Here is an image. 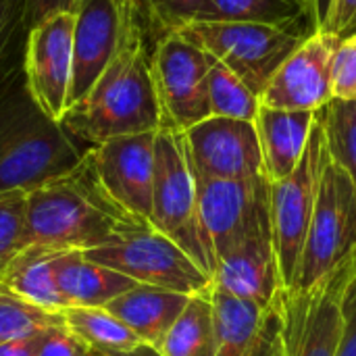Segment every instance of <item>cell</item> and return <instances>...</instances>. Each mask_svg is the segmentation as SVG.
Segmentation results:
<instances>
[{
	"label": "cell",
	"mask_w": 356,
	"mask_h": 356,
	"mask_svg": "<svg viewBox=\"0 0 356 356\" xmlns=\"http://www.w3.org/2000/svg\"><path fill=\"white\" fill-rule=\"evenodd\" d=\"M344 263L305 292L282 290L269 317V356H336Z\"/></svg>",
	"instance_id": "52a82bcc"
},
{
	"label": "cell",
	"mask_w": 356,
	"mask_h": 356,
	"mask_svg": "<svg viewBox=\"0 0 356 356\" xmlns=\"http://www.w3.org/2000/svg\"><path fill=\"white\" fill-rule=\"evenodd\" d=\"M198 209L215 259L248 234L269 225V179H211L196 175Z\"/></svg>",
	"instance_id": "7c38bea8"
},
{
	"label": "cell",
	"mask_w": 356,
	"mask_h": 356,
	"mask_svg": "<svg viewBox=\"0 0 356 356\" xmlns=\"http://www.w3.org/2000/svg\"><path fill=\"white\" fill-rule=\"evenodd\" d=\"M300 2H307V4L313 8V13H315V0H300Z\"/></svg>",
	"instance_id": "ab89813d"
},
{
	"label": "cell",
	"mask_w": 356,
	"mask_h": 356,
	"mask_svg": "<svg viewBox=\"0 0 356 356\" xmlns=\"http://www.w3.org/2000/svg\"><path fill=\"white\" fill-rule=\"evenodd\" d=\"M73 10H56L27 29L23 73L40 108L60 121L69 106L73 75Z\"/></svg>",
	"instance_id": "8fae6325"
},
{
	"label": "cell",
	"mask_w": 356,
	"mask_h": 356,
	"mask_svg": "<svg viewBox=\"0 0 356 356\" xmlns=\"http://www.w3.org/2000/svg\"><path fill=\"white\" fill-rule=\"evenodd\" d=\"M332 100H356V31L342 35L334 50Z\"/></svg>",
	"instance_id": "4dcf8cb0"
},
{
	"label": "cell",
	"mask_w": 356,
	"mask_h": 356,
	"mask_svg": "<svg viewBox=\"0 0 356 356\" xmlns=\"http://www.w3.org/2000/svg\"><path fill=\"white\" fill-rule=\"evenodd\" d=\"M317 113L286 111L259 104L254 129L263 154V171L269 184L288 177L300 163Z\"/></svg>",
	"instance_id": "ac0fdd59"
},
{
	"label": "cell",
	"mask_w": 356,
	"mask_h": 356,
	"mask_svg": "<svg viewBox=\"0 0 356 356\" xmlns=\"http://www.w3.org/2000/svg\"><path fill=\"white\" fill-rule=\"evenodd\" d=\"M88 346L79 342L65 325L50 327L42 334L35 356H86Z\"/></svg>",
	"instance_id": "d6a6232c"
},
{
	"label": "cell",
	"mask_w": 356,
	"mask_h": 356,
	"mask_svg": "<svg viewBox=\"0 0 356 356\" xmlns=\"http://www.w3.org/2000/svg\"><path fill=\"white\" fill-rule=\"evenodd\" d=\"M340 35L313 29L275 69L259 100L271 108L321 111L332 100V56Z\"/></svg>",
	"instance_id": "5bb4252c"
},
{
	"label": "cell",
	"mask_w": 356,
	"mask_h": 356,
	"mask_svg": "<svg viewBox=\"0 0 356 356\" xmlns=\"http://www.w3.org/2000/svg\"><path fill=\"white\" fill-rule=\"evenodd\" d=\"M44 332H38V334L17 338V340H8V342L0 344V356H35Z\"/></svg>",
	"instance_id": "8d00e7d4"
},
{
	"label": "cell",
	"mask_w": 356,
	"mask_h": 356,
	"mask_svg": "<svg viewBox=\"0 0 356 356\" xmlns=\"http://www.w3.org/2000/svg\"><path fill=\"white\" fill-rule=\"evenodd\" d=\"M63 129L90 148L113 138L159 131L163 108L152 79V54L146 48L140 10L129 19L121 46L90 88L58 121Z\"/></svg>",
	"instance_id": "6da1fadb"
},
{
	"label": "cell",
	"mask_w": 356,
	"mask_h": 356,
	"mask_svg": "<svg viewBox=\"0 0 356 356\" xmlns=\"http://www.w3.org/2000/svg\"><path fill=\"white\" fill-rule=\"evenodd\" d=\"M213 286L265 307L275 302L284 286L271 242V225L254 229L238 246L217 259Z\"/></svg>",
	"instance_id": "e0dca14e"
},
{
	"label": "cell",
	"mask_w": 356,
	"mask_h": 356,
	"mask_svg": "<svg viewBox=\"0 0 356 356\" xmlns=\"http://www.w3.org/2000/svg\"><path fill=\"white\" fill-rule=\"evenodd\" d=\"M86 356H163L156 348L148 346V344H140L136 348H129V350H94V348H88Z\"/></svg>",
	"instance_id": "74e56055"
},
{
	"label": "cell",
	"mask_w": 356,
	"mask_h": 356,
	"mask_svg": "<svg viewBox=\"0 0 356 356\" xmlns=\"http://www.w3.org/2000/svg\"><path fill=\"white\" fill-rule=\"evenodd\" d=\"M54 277L69 307H106L138 282L86 259L79 250H65L54 257Z\"/></svg>",
	"instance_id": "ffe728a7"
},
{
	"label": "cell",
	"mask_w": 356,
	"mask_h": 356,
	"mask_svg": "<svg viewBox=\"0 0 356 356\" xmlns=\"http://www.w3.org/2000/svg\"><path fill=\"white\" fill-rule=\"evenodd\" d=\"M144 6L148 19L163 31L171 33L192 23L204 0H136Z\"/></svg>",
	"instance_id": "1f68e13d"
},
{
	"label": "cell",
	"mask_w": 356,
	"mask_h": 356,
	"mask_svg": "<svg viewBox=\"0 0 356 356\" xmlns=\"http://www.w3.org/2000/svg\"><path fill=\"white\" fill-rule=\"evenodd\" d=\"M60 325L63 313L42 309L0 286V344Z\"/></svg>",
	"instance_id": "83f0119b"
},
{
	"label": "cell",
	"mask_w": 356,
	"mask_h": 356,
	"mask_svg": "<svg viewBox=\"0 0 356 356\" xmlns=\"http://www.w3.org/2000/svg\"><path fill=\"white\" fill-rule=\"evenodd\" d=\"M188 300V294L138 284L111 300L104 309L115 315L142 344H148L161 353L171 325L177 321Z\"/></svg>",
	"instance_id": "d6986e66"
},
{
	"label": "cell",
	"mask_w": 356,
	"mask_h": 356,
	"mask_svg": "<svg viewBox=\"0 0 356 356\" xmlns=\"http://www.w3.org/2000/svg\"><path fill=\"white\" fill-rule=\"evenodd\" d=\"M207 90H209L211 117H227V119L254 123L261 104L259 96L236 73H232L225 65H221L215 58L209 69Z\"/></svg>",
	"instance_id": "484cf974"
},
{
	"label": "cell",
	"mask_w": 356,
	"mask_h": 356,
	"mask_svg": "<svg viewBox=\"0 0 356 356\" xmlns=\"http://www.w3.org/2000/svg\"><path fill=\"white\" fill-rule=\"evenodd\" d=\"M17 27H23V0H0V60L8 54Z\"/></svg>",
	"instance_id": "836d02e7"
},
{
	"label": "cell",
	"mask_w": 356,
	"mask_h": 356,
	"mask_svg": "<svg viewBox=\"0 0 356 356\" xmlns=\"http://www.w3.org/2000/svg\"><path fill=\"white\" fill-rule=\"evenodd\" d=\"M325 31L336 35H348L356 31V0H332L330 15L323 23Z\"/></svg>",
	"instance_id": "e575fe53"
},
{
	"label": "cell",
	"mask_w": 356,
	"mask_h": 356,
	"mask_svg": "<svg viewBox=\"0 0 356 356\" xmlns=\"http://www.w3.org/2000/svg\"><path fill=\"white\" fill-rule=\"evenodd\" d=\"M330 6H332V0H315V23H317V29L323 27L327 15H330Z\"/></svg>",
	"instance_id": "f35d334b"
},
{
	"label": "cell",
	"mask_w": 356,
	"mask_h": 356,
	"mask_svg": "<svg viewBox=\"0 0 356 356\" xmlns=\"http://www.w3.org/2000/svg\"><path fill=\"white\" fill-rule=\"evenodd\" d=\"M29 244L88 252L140 219L121 209L100 186L90 150L67 175L25 194Z\"/></svg>",
	"instance_id": "3957f363"
},
{
	"label": "cell",
	"mask_w": 356,
	"mask_h": 356,
	"mask_svg": "<svg viewBox=\"0 0 356 356\" xmlns=\"http://www.w3.org/2000/svg\"><path fill=\"white\" fill-rule=\"evenodd\" d=\"M194 21L261 23L305 35L317 29L313 8L300 0H204Z\"/></svg>",
	"instance_id": "44dd1931"
},
{
	"label": "cell",
	"mask_w": 356,
	"mask_h": 356,
	"mask_svg": "<svg viewBox=\"0 0 356 356\" xmlns=\"http://www.w3.org/2000/svg\"><path fill=\"white\" fill-rule=\"evenodd\" d=\"M88 150H81L77 140L33 100L23 63L4 56L0 60V192H29L63 177Z\"/></svg>",
	"instance_id": "7a4b0ae2"
},
{
	"label": "cell",
	"mask_w": 356,
	"mask_h": 356,
	"mask_svg": "<svg viewBox=\"0 0 356 356\" xmlns=\"http://www.w3.org/2000/svg\"><path fill=\"white\" fill-rule=\"evenodd\" d=\"M213 56L179 31L163 33L152 52V79L163 108V125L179 131L211 117L207 77Z\"/></svg>",
	"instance_id": "30bf717a"
},
{
	"label": "cell",
	"mask_w": 356,
	"mask_h": 356,
	"mask_svg": "<svg viewBox=\"0 0 356 356\" xmlns=\"http://www.w3.org/2000/svg\"><path fill=\"white\" fill-rule=\"evenodd\" d=\"M73 0H23V29L27 31L31 25L42 21L44 17L69 8Z\"/></svg>",
	"instance_id": "d590c367"
},
{
	"label": "cell",
	"mask_w": 356,
	"mask_h": 356,
	"mask_svg": "<svg viewBox=\"0 0 356 356\" xmlns=\"http://www.w3.org/2000/svg\"><path fill=\"white\" fill-rule=\"evenodd\" d=\"M356 246V188L336 163H327L292 290L305 292L336 271Z\"/></svg>",
	"instance_id": "9c48e42d"
},
{
	"label": "cell",
	"mask_w": 356,
	"mask_h": 356,
	"mask_svg": "<svg viewBox=\"0 0 356 356\" xmlns=\"http://www.w3.org/2000/svg\"><path fill=\"white\" fill-rule=\"evenodd\" d=\"M321 117L330 161L346 171L356 188V100H330Z\"/></svg>",
	"instance_id": "4316f807"
},
{
	"label": "cell",
	"mask_w": 356,
	"mask_h": 356,
	"mask_svg": "<svg viewBox=\"0 0 356 356\" xmlns=\"http://www.w3.org/2000/svg\"><path fill=\"white\" fill-rule=\"evenodd\" d=\"M25 194L23 190L0 192V273L13 257L29 246Z\"/></svg>",
	"instance_id": "f1b7e54d"
},
{
	"label": "cell",
	"mask_w": 356,
	"mask_h": 356,
	"mask_svg": "<svg viewBox=\"0 0 356 356\" xmlns=\"http://www.w3.org/2000/svg\"><path fill=\"white\" fill-rule=\"evenodd\" d=\"M156 131L113 138L90 148L100 186L127 213L150 221Z\"/></svg>",
	"instance_id": "2e32d148"
},
{
	"label": "cell",
	"mask_w": 356,
	"mask_h": 356,
	"mask_svg": "<svg viewBox=\"0 0 356 356\" xmlns=\"http://www.w3.org/2000/svg\"><path fill=\"white\" fill-rule=\"evenodd\" d=\"M83 254L138 284L161 290L194 296L213 286V277L146 219L131 221Z\"/></svg>",
	"instance_id": "5b68a950"
},
{
	"label": "cell",
	"mask_w": 356,
	"mask_h": 356,
	"mask_svg": "<svg viewBox=\"0 0 356 356\" xmlns=\"http://www.w3.org/2000/svg\"><path fill=\"white\" fill-rule=\"evenodd\" d=\"M330 163L321 111H317L305 154L298 167L284 179L269 184L271 242L284 290H292L305 238L315 211L323 171Z\"/></svg>",
	"instance_id": "8992f818"
},
{
	"label": "cell",
	"mask_w": 356,
	"mask_h": 356,
	"mask_svg": "<svg viewBox=\"0 0 356 356\" xmlns=\"http://www.w3.org/2000/svg\"><path fill=\"white\" fill-rule=\"evenodd\" d=\"M150 223L184 248L213 277L217 259L202 225L196 175L190 165L184 131L167 125H163L154 138Z\"/></svg>",
	"instance_id": "277c9868"
},
{
	"label": "cell",
	"mask_w": 356,
	"mask_h": 356,
	"mask_svg": "<svg viewBox=\"0 0 356 356\" xmlns=\"http://www.w3.org/2000/svg\"><path fill=\"white\" fill-rule=\"evenodd\" d=\"M58 252L60 250L29 244L2 269L0 286L42 309L63 313L69 309V302L60 294L54 277V257Z\"/></svg>",
	"instance_id": "7402d4cb"
},
{
	"label": "cell",
	"mask_w": 356,
	"mask_h": 356,
	"mask_svg": "<svg viewBox=\"0 0 356 356\" xmlns=\"http://www.w3.org/2000/svg\"><path fill=\"white\" fill-rule=\"evenodd\" d=\"M65 327L88 348L129 350L142 342L104 307H69L63 311Z\"/></svg>",
	"instance_id": "d4e9b609"
},
{
	"label": "cell",
	"mask_w": 356,
	"mask_h": 356,
	"mask_svg": "<svg viewBox=\"0 0 356 356\" xmlns=\"http://www.w3.org/2000/svg\"><path fill=\"white\" fill-rule=\"evenodd\" d=\"M177 31L236 73L257 96L305 40V33L261 23L192 21Z\"/></svg>",
	"instance_id": "ba28073f"
},
{
	"label": "cell",
	"mask_w": 356,
	"mask_h": 356,
	"mask_svg": "<svg viewBox=\"0 0 356 356\" xmlns=\"http://www.w3.org/2000/svg\"><path fill=\"white\" fill-rule=\"evenodd\" d=\"M248 355H250V353H248Z\"/></svg>",
	"instance_id": "60d3db41"
},
{
	"label": "cell",
	"mask_w": 356,
	"mask_h": 356,
	"mask_svg": "<svg viewBox=\"0 0 356 356\" xmlns=\"http://www.w3.org/2000/svg\"><path fill=\"white\" fill-rule=\"evenodd\" d=\"M73 75L69 106L83 98L115 58L129 19L140 10L136 0H73ZM67 106V108H69Z\"/></svg>",
	"instance_id": "4fadbf2b"
},
{
	"label": "cell",
	"mask_w": 356,
	"mask_h": 356,
	"mask_svg": "<svg viewBox=\"0 0 356 356\" xmlns=\"http://www.w3.org/2000/svg\"><path fill=\"white\" fill-rule=\"evenodd\" d=\"M340 315H342V327H340L336 356H356V246L344 261Z\"/></svg>",
	"instance_id": "f546056e"
},
{
	"label": "cell",
	"mask_w": 356,
	"mask_h": 356,
	"mask_svg": "<svg viewBox=\"0 0 356 356\" xmlns=\"http://www.w3.org/2000/svg\"><path fill=\"white\" fill-rule=\"evenodd\" d=\"M194 175L211 179H252L265 175L254 123L209 117L184 131Z\"/></svg>",
	"instance_id": "9a60e30c"
},
{
	"label": "cell",
	"mask_w": 356,
	"mask_h": 356,
	"mask_svg": "<svg viewBox=\"0 0 356 356\" xmlns=\"http://www.w3.org/2000/svg\"><path fill=\"white\" fill-rule=\"evenodd\" d=\"M209 298L213 309L217 356H248L273 305L265 307L215 286H211Z\"/></svg>",
	"instance_id": "603a6c76"
},
{
	"label": "cell",
	"mask_w": 356,
	"mask_h": 356,
	"mask_svg": "<svg viewBox=\"0 0 356 356\" xmlns=\"http://www.w3.org/2000/svg\"><path fill=\"white\" fill-rule=\"evenodd\" d=\"M209 292L190 296L186 309L171 325L163 346V356H217L213 309Z\"/></svg>",
	"instance_id": "cb8c5ba5"
}]
</instances>
